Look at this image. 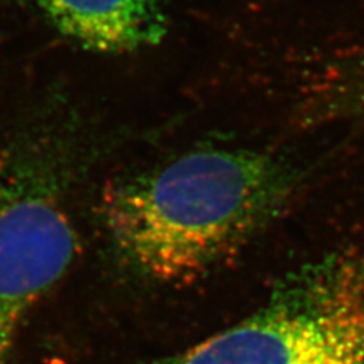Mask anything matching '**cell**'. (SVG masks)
Returning a JSON list of instances; mask_svg holds the SVG:
<instances>
[{"mask_svg": "<svg viewBox=\"0 0 364 364\" xmlns=\"http://www.w3.org/2000/svg\"><path fill=\"white\" fill-rule=\"evenodd\" d=\"M291 166L250 147H200L111 182L102 215L111 242L143 277L193 282L264 231L289 203Z\"/></svg>", "mask_w": 364, "mask_h": 364, "instance_id": "cell-1", "label": "cell"}, {"mask_svg": "<svg viewBox=\"0 0 364 364\" xmlns=\"http://www.w3.org/2000/svg\"><path fill=\"white\" fill-rule=\"evenodd\" d=\"M146 364H364V270L345 259L296 270L243 321Z\"/></svg>", "mask_w": 364, "mask_h": 364, "instance_id": "cell-2", "label": "cell"}, {"mask_svg": "<svg viewBox=\"0 0 364 364\" xmlns=\"http://www.w3.org/2000/svg\"><path fill=\"white\" fill-rule=\"evenodd\" d=\"M76 232L48 190L0 179V364H8L18 329L76 255Z\"/></svg>", "mask_w": 364, "mask_h": 364, "instance_id": "cell-3", "label": "cell"}, {"mask_svg": "<svg viewBox=\"0 0 364 364\" xmlns=\"http://www.w3.org/2000/svg\"><path fill=\"white\" fill-rule=\"evenodd\" d=\"M77 48L99 55L154 49L168 36L172 0H17Z\"/></svg>", "mask_w": 364, "mask_h": 364, "instance_id": "cell-4", "label": "cell"}]
</instances>
